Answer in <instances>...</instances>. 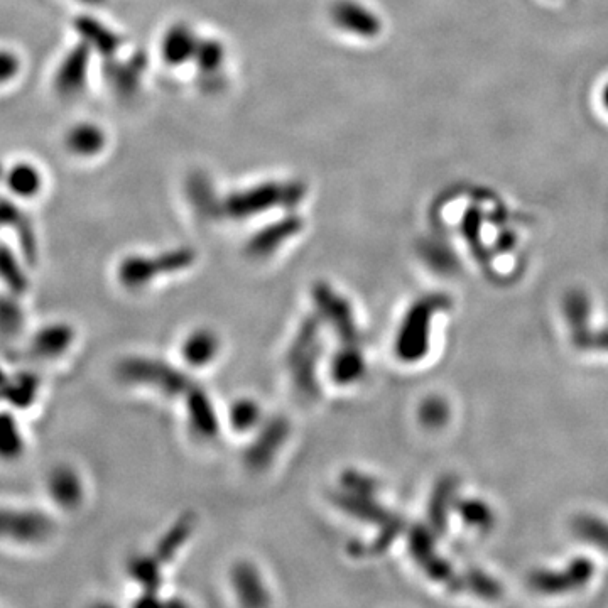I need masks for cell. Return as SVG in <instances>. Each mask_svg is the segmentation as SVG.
Returning a JSON list of instances; mask_svg holds the SVG:
<instances>
[{
    "mask_svg": "<svg viewBox=\"0 0 608 608\" xmlns=\"http://www.w3.org/2000/svg\"><path fill=\"white\" fill-rule=\"evenodd\" d=\"M46 494L63 511H75L85 499V487L80 473L66 463H60L46 475Z\"/></svg>",
    "mask_w": 608,
    "mask_h": 608,
    "instance_id": "7c38bea8",
    "label": "cell"
},
{
    "mask_svg": "<svg viewBox=\"0 0 608 608\" xmlns=\"http://www.w3.org/2000/svg\"><path fill=\"white\" fill-rule=\"evenodd\" d=\"M593 576V565L588 560H576L565 571H536L529 576V585L536 592H570L585 585Z\"/></svg>",
    "mask_w": 608,
    "mask_h": 608,
    "instance_id": "9a60e30c",
    "label": "cell"
},
{
    "mask_svg": "<svg viewBox=\"0 0 608 608\" xmlns=\"http://www.w3.org/2000/svg\"><path fill=\"white\" fill-rule=\"evenodd\" d=\"M573 342L578 348H595V350H608V330L603 332H590V328L585 326L578 332H573Z\"/></svg>",
    "mask_w": 608,
    "mask_h": 608,
    "instance_id": "7bdbcfd3",
    "label": "cell"
},
{
    "mask_svg": "<svg viewBox=\"0 0 608 608\" xmlns=\"http://www.w3.org/2000/svg\"><path fill=\"white\" fill-rule=\"evenodd\" d=\"M188 198L191 207L203 220H217L223 217L222 201L213 190L212 181L208 180L207 174H191L188 180Z\"/></svg>",
    "mask_w": 608,
    "mask_h": 608,
    "instance_id": "f1b7e54d",
    "label": "cell"
},
{
    "mask_svg": "<svg viewBox=\"0 0 608 608\" xmlns=\"http://www.w3.org/2000/svg\"><path fill=\"white\" fill-rule=\"evenodd\" d=\"M147 68L146 55L137 53L131 60L117 61L109 58L105 63L104 76L112 92L119 98L136 97L141 88L142 75Z\"/></svg>",
    "mask_w": 608,
    "mask_h": 608,
    "instance_id": "2e32d148",
    "label": "cell"
},
{
    "mask_svg": "<svg viewBox=\"0 0 608 608\" xmlns=\"http://www.w3.org/2000/svg\"><path fill=\"white\" fill-rule=\"evenodd\" d=\"M261 408L252 399H239L230 409V423L237 431H249L261 421Z\"/></svg>",
    "mask_w": 608,
    "mask_h": 608,
    "instance_id": "8d00e7d4",
    "label": "cell"
},
{
    "mask_svg": "<svg viewBox=\"0 0 608 608\" xmlns=\"http://www.w3.org/2000/svg\"><path fill=\"white\" fill-rule=\"evenodd\" d=\"M232 585L244 607H267L271 595L262 583L261 573L249 561H239L232 570Z\"/></svg>",
    "mask_w": 608,
    "mask_h": 608,
    "instance_id": "d6986e66",
    "label": "cell"
},
{
    "mask_svg": "<svg viewBox=\"0 0 608 608\" xmlns=\"http://www.w3.org/2000/svg\"><path fill=\"white\" fill-rule=\"evenodd\" d=\"M22 296L0 293V340L16 342L28 335V315L22 306Z\"/></svg>",
    "mask_w": 608,
    "mask_h": 608,
    "instance_id": "83f0119b",
    "label": "cell"
},
{
    "mask_svg": "<svg viewBox=\"0 0 608 608\" xmlns=\"http://www.w3.org/2000/svg\"><path fill=\"white\" fill-rule=\"evenodd\" d=\"M330 374L335 384L348 386L362 379L365 374V359L360 353L359 345H345L340 352L333 355Z\"/></svg>",
    "mask_w": 608,
    "mask_h": 608,
    "instance_id": "f546056e",
    "label": "cell"
},
{
    "mask_svg": "<svg viewBox=\"0 0 608 608\" xmlns=\"http://www.w3.org/2000/svg\"><path fill=\"white\" fill-rule=\"evenodd\" d=\"M92 51L93 49L82 41L66 53L53 78V87L58 97L71 100L80 97V93L87 88Z\"/></svg>",
    "mask_w": 608,
    "mask_h": 608,
    "instance_id": "ba28073f",
    "label": "cell"
},
{
    "mask_svg": "<svg viewBox=\"0 0 608 608\" xmlns=\"http://www.w3.org/2000/svg\"><path fill=\"white\" fill-rule=\"evenodd\" d=\"M313 298L321 316L332 325L343 345H360L362 337L359 326L347 299L335 293L328 283H316L313 286Z\"/></svg>",
    "mask_w": 608,
    "mask_h": 608,
    "instance_id": "8992f818",
    "label": "cell"
},
{
    "mask_svg": "<svg viewBox=\"0 0 608 608\" xmlns=\"http://www.w3.org/2000/svg\"><path fill=\"white\" fill-rule=\"evenodd\" d=\"M186 404H188L191 428L196 435L201 436L203 440L217 438L220 424H218L217 414L213 411V404L210 397L207 396V392L195 384L186 394Z\"/></svg>",
    "mask_w": 608,
    "mask_h": 608,
    "instance_id": "cb8c5ba5",
    "label": "cell"
},
{
    "mask_svg": "<svg viewBox=\"0 0 608 608\" xmlns=\"http://www.w3.org/2000/svg\"><path fill=\"white\" fill-rule=\"evenodd\" d=\"M56 522L28 505L0 504V544L11 548H39L55 536Z\"/></svg>",
    "mask_w": 608,
    "mask_h": 608,
    "instance_id": "7a4b0ae2",
    "label": "cell"
},
{
    "mask_svg": "<svg viewBox=\"0 0 608 608\" xmlns=\"http://www.w3.org/2000/svg\"><path fill=\"white\" fill-rule=\"evenodd\" d=\"M455 480L445 478L443 482L436 485L435 494L431 497L429 504V519L438 534H445L446 524H448V509L451 507V500L455 494Z\"/></svg>",
    "mask_w": 608,
    "mask_h": 608,
    "instance_id": "e575fe53",
    "label": "cell"
},
{
    "mask_svg": "<svg viewBox=\"0 0 608 608\" xmlns=\"http://www.w3.org/2000/svg\"><path fill=\"white\" fill-rule=\"evenodd\" d=\"M29 441L19 413L0 406V465L16 467L28 456Z\"/></svg>",
    "mask_w": 608,
    "mask_h": 608,
    "instance_id": "4fadbf2b",
    "label": "cell"
},
{
    "mask_svg": "<svg viewBox=\"0 0 608 608\" xmlns=\"http://www.w3.org/2000/svg\"><path fill=\"white\" fill-rule=\"evenodd\" d=\"M330 17L340 31L357 38L374 39L382 33L380 17L357 0H335Z\"/></svg>",
    "mask_w": 608,
    "mask_h": 608,
    "instance_id": "30bf717a",
    "label": "cell"
},
{
    "mask_svg": "<svg viewBox=\"0 0 608 608\" xmlns=\"http://www.w3.org/2000/svg\"><path fill=\"white\" fill-rule=\"evenodd\" d=\"M342 485L345 489L355 494L372 495L374 497L377 492V482L374 478L364 473L357 472V470H345L342 475Z\"/></svg>",
    "mask_w": 608,
    "mask_h": 608,
    "instance_id": "ab89813d",
    "label": "cell"
},
{
    "mask_svg": "<svg viewBox=\"0 0 608 608\" xmlns=\"http://www.w3.org/2000/svg\"><path fill=\"white\" fill-rule=\"evenodd\" d=\"M115 374L127 384L156 387L166 396H186L195 386L191 377L161 360L129 357L119 362Z\"/></svg>",
    "mask_w": 608,
    "mask_h": 608,
    "instance_id": "277c9868",
    "label": "cell"
},
{
    "mask_svg": "<svg viewBox=\"0 0 608 608\" xmlns=\"http://www.w3.org/2000/svg\"><path fill=\"white\" fill-rule=\"evenodd\" d=\"M4 183L12 196L19 200H31L43 191L44 178L36 164L17 161L4 173Z\"/></svg>",
    "mask_w": 608,
    "mask_h": 608,
    "instance_id": "d4e9b609",
    "label": "cell"
},
{
    "mask_svg": "<svg viewBox=\"0 0 608 608\" xmlns=\"http://www.w3.org/2000/svg\"><path fill=\"white\" fill-rule=\"evenodd\" d=\"M75 328L63 321H51L26 335V353L36 364H48L65 357L75 343Z\"/></svg>",
    "mask_w": 608,
    "mask_h": 608,
    "instance_id": "52a82bcc",
    "label": "cell"
},
{
    "mask_svg": "<svg viewBox=\"0 0 608 608\" xmlns=\"http://www.w3.org/2000/svg\"><path fill=\"white\" fill-rule=\"evenodd\" d=\"M304 196L306 185L301 181H267L223 198V217L247 220L274 208L293 210L304 200Z\"/></svg>",
    "mask_w": 608,
    "mask_h": 608,
    "instance_id": "6da1fadb",
    "label": "cell"
},
{
    "mask_svg": "<svg viewBox=\"0 0 608 608\" xmlns=\"http://www.w3.org/2000/svg\"><path fill=\"white\" fill-rule=\"evenodd\" d=\"M602 104L603 107H605V110L608 112V83L605 85V87H603L602 90Z\"/></svg>",
    "mask_w": 608,
    "mask_h": 608,
    "instance_id": "f6af8a7d",
    "label": "cell"
},
{
    "mask_svg": "<svg viewBox=\"0 0 608 608\" xmlns=\"http://www.w3.org/2000/svg\"><path fill=\"white\" fill-rule=\"evenodd\" d=\"M303 218L298 215H288L277 222L266 225L257 234L250 237L245 245V254L252 259H264L274 254L284 242L293 239L303 230Z\"/></svg>",
    "mask_w": 608,
    "mask_h": 608,
    "instance_id": "5bb4252c",
    "label": "cell"
},
{
    "mask_svg": "<svg viewBox=\"0 0 608 608\" xmlns=\"http://www.w3.org/2000/svg\"><path fill=\"white\" fill-rule=\"evenodd\" d=\"M196 516L193 512H186L183 516L169 527V531L164 534L163 539L156 546V558L159 563H169L173 560L176 553L185 546L186 541L195 532Z\"/></svg>",
    "mask_w": 608,
    "mask_h": 608,
    "instance_id": "4dcf8cb0",
    "label": "cell"
},
{
    "mask_svg": "<svg viewBox=\"0 0 608 608\" xmlns=\"http://www.w3.org/2000/svg\"><path fill=\"white\" fill-rule=\"evenodd\" d=\"M200 39L196 38L195 31L185 24L178 22L164 33L161 41V56L169 66H181L193 61L196 46Z\"/></svg>",
    "mask_w": 608,
    "mask_h": 608,
    "instance_id": "7402d4cb",
    "label": "cell"
},
{
    "mask_svg": "<svg viewBox=\"0 0 608 608\" xmlns=\"http://www.w3.org/2000/svg\"><path fill=\"white\" fill-rule=\"evenodd\" d=\"M565 310L573 332H578V330L588 325L590 306H588V299L585 294L580 293V291L571 293L566 299Z\"/></svg>",
    "mask_w": 608,
    "mask_h": 608,
    "instance_id": "74e56055",
    "label": "cell"
},
{
    "mask_svg": "<svg viewBox=\"0 0 608 608\" xmlns=\"http://www.w3.org/2000/svg\"><path fill=\"white\" fill-rule=\"evenodd\" d=\"M456 509L460 511L463 519H465L468 524H472V526L475 527L487 529V527H490V524H492V521H494L489 505L482 504V502H478V500H465V502H460V504L456 505Z\"/></svg>",
    "mask_w": 608,
    "mask_h": 608,
    "instance_id": "f35d334b",
    "label": "cell"
},
{
    "mask_svg": "<svg viewBox=\"0 0 608 608\" xmlns=\"http://www.w3.org/2000/svg\"><path fill=\"white\" fill-rule=\"evenodd\" d=\"M220 342L217 335L210 330H198L191 333L183 343V359L193 367H203L217 357Z\"/></svg>",
    "mask_w": 608,
    "mask_h": 608,
    "instance_id": "1f68e13d",
    "label": "cell"
},
{
    "mask_svg": "<svg viewBox=\"0 0 608 608\" xmlns=\"http://www.w3.org/2000/svg\"><path fill=\"white\" fill-rule=\"evenodd\" d=\"M0 227L12 228V232H16L22 256L29 264H33L38 256V245L31 220L16 203L4 196H0Z\"/></svg>",
    "mask_w": 608,
    "mask_h": 608,
    "instance_id": "ffe728a7",
    "label": "cell"
},
{
    "mask_svg": "<svg viewBox=\"0 0 608 608\" xmlns=\"http://www.w3.org/2000/svg\"><path fill=\"white\" fill-rule=\"evenodd\" d=\"M43 389V379L33 369H17L9 372L2 406L16 413H24L38 402Z\"/></svg>",
    "mask_w": 608,
    "mask_h": 608,
    "instance_id": "ac0fdd59",
    "label": "cell"
},
{
    "mask_svg": "<svg viewBox=\"0 0 608 608\" xmlns=\"http://www.w3.org/2000/svg\"><path fill=\"white\" fill-rule=\"evenodd\" d=\"M76 33L80 34L83 43H87L90 48L105 58H114L119 51V34L112 31L104 22L98 21L95 17L80 16L75 21Z\"/></svg>",
    "mask_w": 608,
    "mask_h": 608,
    "instance_id": "484cf974",
    "label": "cell"
},
{
    "mask_svg": "<svg viewBox=\"0 0 608 608\" xmlns=\"http://www.w3.org/2000/svg\"><path fill=\"white\" fill-rule=\"evenodd\" d=\"M576 536L585 539L587 543L595 544L598 548L608 551V524L597 517L580 516L573 524Z\"/></svg>",
    "mask_w": 608,
    "mask_h": 608,
    "instance_id": "d590c367",
    "label": "cell"
},
{
    "mask_svg": "<svg viewBox=\"0 0 608 608\" xmlns=\"http://www.w3.org/2000/svg\"><path fill=\"white\" fill-rule=\"evenodd\" d=\"M193 61H195L196 68L201 75L215 80L223 68L225 48L218 39H200L198 46H196Z\"/></svg>",
    "mask_w": 608,
    "mask_h": 608,
    "instance_id": "d6a6232c",
    "label": "cell"
},
{
    "mask_svg": "<svg viewBox=\"0 0 608 608\" xmlns=\"http://www.w3.org/2000/svg\"><path fill=\"white\" fill-rule=\"evenodd\" d=\"M291 433V426L286 418H272L262 426L261 433L257 435L256 440L250 443L249 448L245 450L244 462L247 468L254 472H261L264 468L271 465L277 451L281 450V446L288 440Z\"/></svg>",
    "mask_w": 608,
    "mask_h": 608,
    "instance_id": "8fae6325",
    "label": "cell"
},
{
    "mask_svg": "<svg viewBox=\"0 0 608 608\" xmlns=\"http://www.w3.org/2000/svg\"><path fill=\"white\" fill-rule=\"evenodd\" d=\"M409 551L433 580L445 583L451 590H460L463 587L462 580L455 575V571L436 553L433 536L428 527L414 526L409 531Z\"/></svg>",
    "mask_w": 608,
    "mask_h": 608,
    "instance_id": "9c48e42d",
    "label": "cell"
},
{
    "mask_svg": "<svg viewBox=\"0 0 608 608\" xmlns=\"http://www.w3.org/2000/svg\"><path fill=\"white\" fill-rule=\"evenodd\" d=\"M22 70V61L11 49L0 48V87L14 82Z\"/></svg>",
    "mask_w": 608,
    "mask_h": 608,
    "instance_id": "b9f144b4",
    "label": "cell"
},
{
    "mask_svg": "<svg viewBox=\"0 0 608 608\" xmlns=\"http://www.w3.org/2000/svg\"><path fill=\"white\" fill-rule=\"evenodd\" d=\"M107 146V134L93 122L71 125L65 134L66 151L76 158H95Z\"/></svg>",
    "mask_w": 608,
    "mask_h": 608,
    "instance_id": "603a6c76",
    "label": "cell"
},
{
    "mask_svg": "<svg viewBox=\"0 0 608 608\" xmlns=\"http://www.w3.org/2000/svg\"><path fill=\"white\" fill-rule=\"evenodd\" d=\"M323 357V345L316 342L313 347L299 353L293 359H286L291 375H293L294 389L299 396L315 401L321 396L320 382H318V364Z\"/></svg>",
    "mask_w": 608,
    "mask_h": 608,
    "instance_id": "e0dca14e",
    "label": "cell"
},
{
    "mask_svg": "<svg viewBox=\"0 0 608 608\" xmlns=\"http://www.w3.org/2000/svg\"><path fill=\"white\" fill-rule=\"evenodd\" d=\"M78 2H83V4H87V6H102L105 0H78Z\"/></svg>",
    "mask_w": 608,
    "mask_h": 608,
    "instance_id": "bcb514c9",
    "label": "cell"
},
{
    "mask_svg": "<svg viewBox=\"0 0 608 608\" xmlns=\"http://www.w3.org/2000/svg\"><path fill=\"white\" fill-rule=\"evenodd\" d=\"M7 379H9V372L0 365V406H2L4 392H6Z\"/></svg>",
    "mask_w": 608,
    "mask_h": 608,
    "instance_id": "ee69618b",
    "label": "cell"
},
{
    "mask_svg": "<svg viewBox=\"0 0 608 608\" xmlns=\"http://www.w3.org/2000/svg\"><path fill=\"white\" fill-rule=\"evenodd\" d=\"M332 502L337 505L338 509L347 512L348 516L370 522V524H377V526H384L396 517L382 505L377 504L372 495L355 494V492L345 490V492L332 494Z\"/></svg>",
    "mask_w": 608,
    "mask_h": 608,
    "instance_id": "44dd1931",
    "label": "cell"
},
{
    "mask_svg": "<svg viewBox=\"0 0 608 608\" xmlns=\"http://www.w3.org/2000/svg\"><path fill=\"white\" fill-rule=\"evenodd\" d=\"M127 571L134 580L144 588V593L156 595L163 585L161 571H159V560L154 556H134L127 563Z\"/></svg>",
    "mask_w": 608,
    "mask_h": 608,
    "instance_id": "836d02e7",
    "label": "cell"
},
{
    "mask_svg": "<svg viewBox=\"0 0 608 608\" xmlns=\"http://www.w3.org/2000/svg\"><path fill=\"white\" fill-rule=\"evenodd\" d=\"M450 299L445 294H428L409 308L397 333L396 353L402 362H418L428 353L429 323L438 311L446 310Z\"/></svg>",
    "mask_w": 608,
    "mask_h": 608,
    "instance_id": "3957f363",
    "label": "cell"
},
{
    "mask_svg": "<svg viewBox=\"0 0 608 608\" xmlns=\"http://www.w3.org/2000/svg\"><path fill=\"white\" fill-rule=\"evenodd\" d=\"M195 259V250L190 247L168 250L154 259L144 256H129L120 262L117 277L125 288L141 289L161 274H173V272H180L186 267L193 266Z\"/></svg>",
    "mask_w": 608,
    "mask_h": 608,
    "instance_id": "5b68a950",
    "label": "cell"
},
{
    "mask_svg": "<svg viewBox=\"0 0 608 608\" xmlns=\"http://www.w3.org/2000/svg\"><path fill=\"white\" fill-rule=\"evenodd\" d=\"M29 262L17 256L9 245L0 242V286L6 293L26 296L29 289Z\"/></svg>",
    "mask_w": 608,
    "mask_h": 608,
    "instance_id": "4316f807",
    "label": "cell"
},
{
    "mask_svg": "<svg viewBox=\"0 0 608 608\" xmlns=\"http://www.w3.org/2000/svg\"><path fill=\"white\" fill-rule=\"evenodd\" d=\"M419 416H421V421L426 426L436 428V426H441V424L445 423L446 418H448V408H446L445 402L441 401V399L431 397L428 401L423 402Z\"/></svg>",
    "mask_w": 608,
    "mask_h": 608,
    "instance_id": "60d3db41",
    "label": "cell"
}]
</instances>
